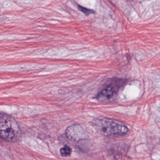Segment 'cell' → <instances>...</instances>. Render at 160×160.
I'll use <instances>...</instances> for the list:
<instances>
[{
	"instance_id": "cell-6",
	"label": "cell",
	"mask_w": 160,
	"mask_h": 160,
	"mask_svg": "<svg viewBox=\"0 0 160 160\" xmlns=\"http://www.w3.org/2000/svg\"><path fill=\"white\" fill-rule=\"evenodd\" d=\"M77 7H78V10L81 11L82 12L84 13V14L89 16V15L95 13V11L91 9H88V8H85V7H83L81 5H78L77 4Z\"/></svg>"
},
{
	"instance_id": "cell-2",
	"label": "cell",
	"mask_w": 160,
	"mask_h": 160,
	"mask_svg": "<svg viewBox=\"0 0 160 160\" xmlns=\"http://www.w3.org/2000/svg\"><path fill=\"white\" fill-rule=\"evenodd\" d=\"M94 126L101 134L105 136H122L128 132V129L123 123L108 118L96 120Z\"/></svg>"
},
{
	"instance_id": "cell-5",
	"label": "cell",
	"mask_w": 160,
	"mask_h": 160,
	"mask_svg": "<svg viewBox=\"0 0 160 160\" xmlns=\"http://www.w3.org/2000/svg\"><path fill=\"white\" fill-rule=\"evenodd\" d=\"M60 154L63 157L70 156L72 153V149L68 145H65L60 150Z\"/></svg>"
},
{
	"instance_id": "cell-1",
	"label": "cell",
	"mask_w": 160,
	"mask_h": 160,
	"mask_svg": "<svg viewBox=\"0 0 160 160\" xmlns=\"http://www.w3.org/2000/svg\"><path fill=\"white\" fill-rule=\"evenodd\" d=\"M21 135L20 128L15 120L7 114L0 112V138L15 142L19 140Z\"/></svg>"
},
{
	"instance_id": "cell-3",
	"label": "cell",
	"mask_w": 160,
	"mask_h": 160,
	"mask_svg": "<svg viewBox=\"0 0 160 160\" xmlns=\"http://www.w3.org/2000/svg\"><path fill=\"white\" fill-rule=\"evenodd\" d=\"M126 83V80L125 79L118 78L109 79L103 84L101 89L95 96V98L100 101L110 100L118 93Z\"/></svg>"
},
{
	"instance_id": "cell-4",
	"label": "cell",
	"mask_w": 160,
	"mask_h": 160,
	"mask_svg": "<svg viewBox=\"0 0 160 160\" xmlns=\"http://www.w3.org/2000/svg\"><path fill=\"white\" fill-rule=\"evenodd\" d=\"M65 133L68 139L74 141H82L88 138L86 131L78 124H74L69 126L66 129Z\"/></svg>"
}]
</instances>
